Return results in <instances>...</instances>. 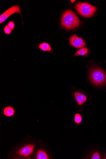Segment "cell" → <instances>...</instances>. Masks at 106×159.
I'll use <instances>...</instances> for the list:
<instances>
[{"label": "cell", "mask_w": 106, "mask_h": 159, "mask_svg": "<svg viewBox=\"0 0 106 159\" xmlns=\"http://www.w3.org/2000/svg\"><path fill=\"white\" fill-rule=\"evenodd\" d=\"M81 23L77 16L72 11L69 10L63 13L62 19V25L68 30H71L79 26Z\"/></svg>", "instance_id": "6da1fadb"}, {"label": "cell", "mask_w": 106, "mask_h": 159, "mask_svg": "<svg viewBox=\"0 0 106 159\" xmlns=\"http://www.w3.org/2000/svg\"><path fill=\"white\" fill-rule=\"evenodd\" d=\"M75 7L80 15L85 18L93 16L97 9L96 7L87 2H78L75 5Z\"/></svg>", "instance_id": "7a4b0ae2"}, {"label": "cell", "mask_w": 106, "mask_h": 159, "mask_svg": "<svg viewBox=\"0 0 106 159\" xmlns=\"http://www.w3.org/2000/svg\"><path fill=\"white\" fill-rule=\"evenodd\" d=\"M90 78L94 84L101 86L104 84L106 81V74L99 68H95L90 70Z\"/></svg>", "instance_id": "3957f363"}, {"label": "cell", "mask_w": 106, "mask_h": 159, "mask_svg": "<svg viewBox=\"0 0 106 159\" xmlns=\"http://www.w3.org/2000/svg\"><path fill=\"white\" fill-rule=\"evenodd\" d=\"M18 12L21 15V9L19 6H14L9 8L0 17V22L1 24L5 21L12 14Z\"/></svg>", "instance_id": "277c9868"}, {"label": "cell", "mask_w": 106, "mask_h": 159, "mask_svg": "<svg viewBox=\"0 0 106 159\" xmlns=\"http://www.w3.org/2000/svg\"><path fill=\"white\" fill-rule=\"evenodd\" d=\"M69 42L72 46L77 48H82L86 46L84 40L75 35L70 37Z\"/></svg>", "instance_id": "5b68a950"}, {"label": "cell", "mask_w": 106, "mask_h": 159, "mask_svg": "<svg viewBox=\"0 0 106 159\" xmlns=\"http://www.w3.org/2000/svg\"><path fill=\"white\" fill-rule=\"evenodd\" d=\"M34 146L33 144H29L20 149L17 152L20 155L24 157H27L33 152Z\"/></svg>", "instance_id": "8992f818"}, {"label": "cell", "mask_w": 106, "mask_h": 159, "mask_svg": "<svg viewBox=\"0 0 106 159\" xmlns=\"http://www.w3.org/2000/svg\"><path fill=\"white\" fill-rule=\"evenodd\" d=\"M74 96L77 103L80 106L83 105L86 102V96L83 93L79 92H75Z\"/></svg>", "instance_id": "52a82bcc"}, {"label": "cell", "mask_w": 106, "mask_h": 159, "mask_svg": "<svg viewBox=\"0 0 106 159\" xmlns=\"http://www.w3.org/2000/svg\"><path fill=\"white\" fill-rule=\"evenodd\" d=\"M4 114L7 117H11L14 114V108L12 107H5L4 110Z\"/></svg>", "instance_id": "ba28073f"}, {"label": "cell", "mask_w": 106, "mask_h": 159, "mask_svg": "<svg viewBox=\"0 0 106 159\" xmlns=\"http://www.w3.org/2000/svg\"><path fill=\"white\" fill-rule=\"evenodd\" d=\"M39 48L44 52H50L52 49L50 45L46 43H42L39 46Z\"/></svg>", "instance_id": "9c48e42d"}, {"label": "cell", "mask_w": 106, "mask_h": 159, "mask_svg": "<svg viewBox=\"0 0 106 159\" xmlns=\"http://www.w3.org/2000/svg\"><path fill=\"white\" fill-rule=\"evenodd\" d=\"M37 159H48L49 157L47 153L44 151L40 150L37 152Z\"/></svg>", "instance_id": "30bf717a"}, {"label": "cell", "mask_w": 106, "mask_h": 159, "mask_svg": "<svg viewBox=\"0 0 106 159\" xmlns=\"http://www.w3.org/2000/svg\"><path fill=\"white\" fill-rule=\"evenodd\" d=\"M88 52V50L86 48H82L79 50L76 53L75 55L78 56L79 55H85Z\"/></svg>", "instance_id": "8fae6325"}, {"label": "cell", "mask_w": 106, "mask_h": 159, "mask_svg": "<svg viewBox=\"0 0 106 159\" xmlns=\"http://www.w3.org/2000/svg\"><path fill=\"white\" fill-rule=\"evenodd\" d=\"M74 120L76 123L77 124H81L82 121V118L81 115L79 113H76L74 116Z\"/></svg>", "instance_id": "7c38bea8"}, {"label": "cell", "mask_w": 106, "mask_h": 159, "mask_svg": "<svg viewBox=\"0 0 106 159\" xmlns=\"http://www.w3.org/2000/svg\"><path fill=\"white\" fill-rule=\"evenodd\" d=\"M101 155L98 151H95L92 154L90 157L91 159H101Z\"/></svg>", "instance_id": "4fadbf2b"}, {"label": "cell", "mask_w": 106, "mask_h": 159, "mask_svg": "<svg viewBox=\"0 0 106 159\" xmlns=\"http://www.w3.org/2000/svg\"><path fill=\"white\" fill-rule=\"evenodd\" d=\"M4 31L5 33L7 34H10L12 31V30L9 27L8 25H6L4 28Z\"/></svg>", "instance_id": "5bb4252c"}, {"label": "cell", "mask_w": 106, "mask_h": 159, "mask_svg": "<svg viewBox=\"0 0 106 159\" xmlns=\"http://www.w3.org/2000/svg\"><path fill=\"white\" fill-rule=\"evenodd\" d=\"M8 25L11 30H12L15 27V24L13 22L11 21L8 23Z\"/></svg>", "instance_id": "9a60e30c"}, {"label": "cell", "mask_w": 106, "mask_h": 159, "mask_svg": "<svg viewBox=\"0 0 106 159\" xmlns=\"http://www.w3.org/2000/svg\"><path fill=\"white\" fill-rule=\"evenodd\" d=\"M103 158L106 159V153L103 154Z\"/></svg>", "instance_id": "2e32d148"}, {"label": "cell", "mask_w": 106, "mask_h": 159, "mask_svg": "<svg viewBox=\"0 0 106 159\" xmlns=\"http://www.w3.org/2000/svg\"><path fill=\"white\" fill-rule=\"evenodd\" d=\"M71 3H73L74 2H75V1H72V0H71Z\"/></svg>", "instance_id": "e0dca14e"}, {"label": "cell", "mask_w": 106, "mask_h": 159, "mask_svg": "<svg viewBox=\"0 0 106 159\" xmlns=\"http://www.w3.org/2000/svg\"></svg>", "instance_id": "ac0fdd59"}]
</instances>
